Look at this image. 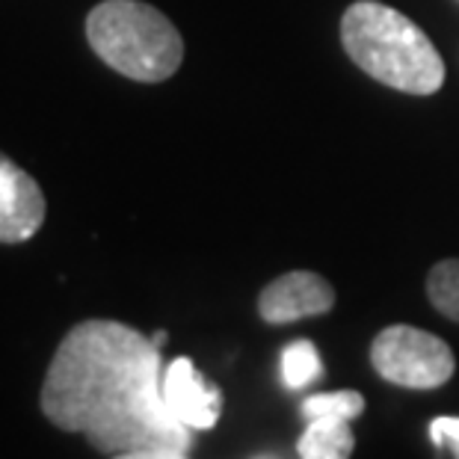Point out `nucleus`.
Here are the masks:
<instances>
[{"mask_svg": "<svg viewBox=\"0 0 459 459\" xmlns=\"http://www.w3.org/2000/svg\"><path fill=\"white\" fill-rule=\"evenodd\" d=\"M160 347L116 320H83L60 341L42 385V412L63 433H81L99 454H187L193 429L163 397Z\"/></svg>", "mask_w": 459, "mask_h": 459, "instance_id": "nucleus-1", "label": "nucleus"}, {"mask_svg": "<svg viewBox=\"0 0 459 459\" xmlns=\"http://www.w3.org/2000/svg\"><path fill=\"white\" fill-rule=\"evenodd\" d=\"M341 45L361 72L397 92L433 95L445 83V60L429 36L379 0H356L347 6Z\"/></svg>", "mask_w": 459, "mask_h": 459, "instance_id": "nucleus-2", "label": "nucleus"}, {"mask_svg": "<svg viewBox=\"0 0 459 459\" xmlns=\"http://www.w3.org/2000/svg\"><path fill=\"white\" fill-rule=\"evenodd\" d=\"M86 39L101 60L131 81L160 83L178 72L184 39L160 9L143 0H104L86 15Z\"/></svg>", "mask_w": 459, "mask_h": 459, "instance_id": "nucleus-3", "label": "nucleus"}, {"mask_svg": "<svg viewBox=\"0 0 459 459\" xmlns=\"http://www.w3.org/2000/svg\"><path fill=\"white\" fill-rule=\"evenodd\" d=\"M370 365L385 383L400 388H429L445 385L454 377V350L438 335H429L415 326H388L370 344Z\"/></svg>", "mask_w": 459, "mask_h": 459, "instance_id": "nucleus-4", "label": "nucleus"}, {"mask_svg": "<svg viewBox=\"0 0 459 459\" xmlns=\"http://www.w3.org/2000/svg\"><path fill=\"white\" fill-rule=\"evenodd\" d=\"M335 306V290L332 285L308 270H294L285 276L273 279L258 297V315L264 324L285 326L306 317H320Z\"/></svg>", "mask_w": 459, "mask_h": 459, "instance_id": "nucleus-5", "label": "nucleus"}, {"mask_svg": "<svg viewBox=\"0 0 459 459\" xmlns=\"http://www.w3.org/2000/svg\"><path fill=\"white\" fill-rule=\"evenodd\" d=\"M48 213L36 178L0 154V243H24L42 229Z\"/></svg>", "mask_w": 459, "mask_h": 459, "instance_id": "nucleus-6", "label": "nucleus"}, {"mask_svg": "<svg viewBox=\"0 0 459 459\" xmlns=\"http://www.w3.org/2000/svg\"><path fill=\"white\" fill-rule=\"evenodd\" d=\"M163 397L172 415L190 429H213L222 412V392L204 383L187 356L172 359L163 370Z\"/></svg>", "mask_w": 459, "mask_h": 459, "instance_id": "nucleus-7", "label": "nucleus"}, {"mask_svg": "<svg viewBox=\"0 0 459 459\" xmlns=\"http://www.w3.org/2000/svg\"><path fill=\"white\" fill-rule=\"evenodd\" d=\"M356 447V436L344 418H315L299 436V459H350Z\"/></svg>", "mask_w": 459, "mask_h": 459, "instance_id": "nucleus-8", "label": "nucleus"}, {"mask_svg": "<svg viewBox=\"0 0 459 459\" xmlns=\"http://www.w3.org/2000/svg\"><path fill=\"white\" fill-rule=\"evenodd\" d=\"M427 297L438 315L459 324V258H445L429 270Z\"/></svg>", "mask_w": 459, "mask_h": 459, "instance_id": "nucleus-9", "label": "nucleus"}, {"mask_svg": "<svg viewBox=\"0 0 459 459\" xmlns=\"http://www.w3.org/2000/svg\"><path fill=\"white\" fill-rule=\"evenodd\" d=\"M324 377V361L311 341H294L281 353V379L288 388H306L308 383Z\"/></svg>", "mask_w": 459, "mask_h": 459, "instance_id": "nucleus-10", "label": "nucleus"}, {"mask_svg": "<svg viewBox=\"0 0 459 459\" xmlns=\"http://www.w3.org/2000/svg\"><path fill=\"white\" fill-rule=\"evenodd\" d=\"M302 418L306 421H315V418H344V421H353L361 412H365V397L359 392H326V394H311L302 400Z\"/></svg>", "mask_w": 459, "mask_h": 459, "instance_id": "nucleus-11", "label": "nucleus"}, {"mask_svg": "<svg viewBox=\"0 0 459 459\" xmlns=\"http://www.w3.org/2000/svg\"><path fill=\"white\" fill-rule=\"evenodd\" d=\"M429 438H433L436 447L459 442V418H451V415L436 418V421L429 424Z\"/></svg>", "mask_w": 459, "mask_h": 459, "instance_id": "nucleus-12", "label": "nucleus"}, {"mask_svg": "<svg viewBox=\"0 0 459 459\" xmlns=\"http://www.w3.org/2000/svg\"><path fill=\"white\" fill-rule=\"evenodd\" d=\"M110 459H190L181 451H169V447H154V451H136V454H119Z\"/></svg>", "mask_w": 459, "mask_h": 459, "instance_id": "nucleus-13", "label": "nucleus"}, {"mask_svg": "<svg viewBox=\"0 0 459 459\" xmlns=\"http://www.w3.org/2000/svg\"><path fill=\"white\" fill-rule=\"evenodd\" d=\"M152 341H154V344H158V347H163V341H166V332H158V335H154Z\"/></svg>", "mask_w": 459, "mask_h": 459, "instance_id": "nucleus-14", "label": "nucleus"}, {"mask_svg": "<svg viewBox=\"0 0 459 459\" xmlns=\"http://www.w3.org/2000/svg\"><path fill=\"white\" fill-rule=\"evenodd\" d=\"M451 447H454V456H456V459H459V442H454V445H451Z\"/></svg>", "mask_w": 459, "mask_h": 459, "instance_id": "nucleus-15", "label": "nucleus"}, {"mask_svg": "<svg viewBox=\"0 0 459 459\" xmlns=\"http://www.w3.org/2000/svg\"><path fill=\"white\" fill-rule=\"evenodd\" d=\"M258 459H270V456H258Z\"/></svg>", "mask_w": 459, "mask_h": 459, "instance_id": "nucleus-16", "label": "nucleus"}]
</instances>
